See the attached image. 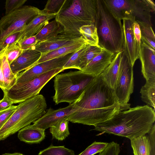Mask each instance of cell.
I'll list each match as a JSON object with an SVG mask.
<instances>
[{"label": "cell", "mask_w": 155, "mask_h": 155, "mask_svg": "<svg viewBox=\"0 0 155 155\" xmlns=\"http://www.w3.org/2000/svg\"><path fill=\"white\" fill-rule=\"evenodd\" d=\"M74 103L77 110L66 119L72 123L89 126L106 121L120 111L126 110L119 105L114 91L100 74Z\"/></svg>", "instance_id": "obj_1"}, {"label": "cell", "mask_w": 155, "mask_h": 155, "mask_svg": "<svg viewBox=\"0 0 155 155\" xmlns=\"http://www.w3.org/2000/svg\"><path fill=\"white\" fill-rule=\"evenodd\" d=\"M155 120V110L147 105L119 111L110 119L94 126V130L130 140L148 133Z\"/></svg>", "instance_id": "obj_2"}, {"label": "cell", "mask_w": 155, "mask_h": 155, "mask_svg": "<svg viewBox=\"0 0 155 155\" xmlns=\"http://www.w3.org/2000/svg\"><path fill=\"white\" fill-rule=\"evenodd\" d=\"M96 8V0H66L55 20L63 27V34L80 37V27L94 24Z\"/></svg>", "instance_id": "obj_3"}, {"label": "cell", "mask_w": 155, "mask_h": 155, "mask_svg": "<svg viewBox=\"0 0 155 155\" xmlns=\"http://www.w3.org/2000/svg\"><path fill=\"white\" fill-rule=\"evenodd\" d=\"M96 7L94 24L98 37V45L115 54L122 51L123 32L121 20L113 15L104 0H96Z\"/></svg>", "instance_id": "obj_4"}, {"label": "cell", "mask_w": 155, "mask_h": 155, "mask_svg": "<svg viewBox=\"0 0 155 155\" xmlns=\"http://www.w3.org/2000/svg\"><path fill=\"white\" fill-rule=\"evenodd\" d=\"M44 97L37 95L21 102L0 129V141L4 140L41 117L46 112Z\"/></svg>", "instance_id": "obj_5"}, {"label": "cell", "mask_w": 155, "mask_h": 155, "mask_svg": "<svg viewBox=\"0 0 155 155\" xmlns=\"http://www.w3.org/2000/svg\"><path fill=\"white\" fill-rule=\"evenodd\" d=\"M97 76L81 70L57 74L54 76L53 97L55 104L61 102L71 104L76 101Z\"/></svg>", "instance_id": "obj_6"}, {"label": "cell", "mask_w": 155, "mask_h": 155, "mask_svg": "<svg viewBox=\"0 0 155 155\" xmlns=\"http://www.w3.org/2000/svg\"><path fill=\"white\" fill-rule=\"evenodd\" d=\"M113 15L120 20L134 18L137 22L152 26L151 13H154L155 4L152 0H104Z\"/></svg>", "instance_id": "obj_7"}, {"label": "cell", "mask_w": 155, "mask_h": 155, "mask_svg": "<svg viewBox=\"0 0 155 155\" xmlns=\"http://www.w3.org/2000/svg\"><path fill=\"white\" fill-rule=\"evenodd\" d=\"M63 68L53 70L26 82L16 83L9 89L3 91L14 104L20 103L39 94L45 85L53 77L64 71Z\"/></svg>", "instance_id": "obj_8"}, {"label": "cell", "mask_w": 155, "mask_h": 155, "mask_svg": "<svg viewBox=\"0 0 155 155\" xmlns=\"http://www.w3.org/2000/svg\"><path fill=\"white\" fill-rule=\"evenodd\" d=\"M41 12L36 7L25 5L2 17L0 19V45L8 36L22 31Z\"/></svg>", "instance_id": "obj_9"}, {"label": "cell", "mask_w": 155, "mask_h": 155, "mask_svg": "<svg viewBox=\"0 0 155 155\" xmlns=\"http://www.w3.org/2000/svg\"><path fill=\"white\" fill-rule=\"evenodd\" d=\"M133 67L122 51L114 92L119 105L126 109L130 107L128 103L134 90Z\"/></svg>", "instance_id": "obj_10"}, {"label": "cell", "mask_w": 155, "mask_h": 155, "mask_svg": "<svg viewBox=\"0 0 155 155\" xmlns=\"http://www.w3.org/2000/svg\"><path fill=\"white\" fill-rule=\"evenodd\" d=\"M73 53L43 62L24 71L19 74L16 83L26 82L52 70L63 68Z\"/></svg>", "instance_id": "obj_11"}, {"label": "cell", "mask_w": 155, "mask_h": 155, "mask_svg": "<svg viewBox=\"0 0 155 155\" xmlns=\"http://www.w3.org/2000/svg\"><path fill=\"white\" fill-rule=\"evenodd\" d=\"M123 20V51L133 67L139 58L140 47L137 44L133 32L134 18L124 19Z\"/></svg>", "instance_id": "obj_12"}, {"label": "cell", "mask_w": 155, "mask_h": 155, "mask_svg": "<svg viewBox=\"0 0 155 155\" xmlns=\"http://www.w3.org/2000/svg\"><path fill=\"white\" fill-rule=\"evenodd\" d=\"M77 109L75 106L74 102L67 107L57 110L50 108L46 110V113L41 117L33 123V125L45 130L62 120L66 119Z\"/></svg>", "instance_id": "obj_13"}, {"label": "cell", "mask_w": 155, "mask_h": 155, "mask_svg": "<svg viewBox=\"0 0 155 155\" xmlns=\"http://www.w3.org/2000/svg\"><path fill=\"white\" fill-rule=\"evenodd\" d=\"M83 39V37H76L61 34L47 39L38 42L33 48L43 54L58 48L75 43Z\"/></svg>", "instance_id": "obj_14"}, {"label": "cell", "mask_w": 155, "mask_h": 155, "mask_svg": "<svg viewBox=\"0 0 155 155\" xmlns=\"http://www.w3.org/2000/svg\"><path fill=\"white\" fill-rule=\"evenodd\" d=\"M155 50L141 41L139 58L141 64V72L146 80L155 78Z\"/></svg>", "instance_id": "obj_15"}, {"label": "cell", "mask_w": 155, "mask_h": 155, "mask_svg": "<svg viewBox=\"0 0 155 155\" xmlns=\"http://www.w3.org/2000/svg\"><path fill=\"white\" fill-rule=\"evenodd\" d=\"M41 55V52L33 48L23 50L21 54L10 64L13 73L18 75L20 72L35 66Z\"/></svg>", "instance_id": "obj_16"}, {"label": "cell", "mask_w": 155, "mask_h": 155, "mask_svg": "<svg viewBox=\"0 0 155 155\" xmlns=\"http://www.w3.org/2000/svg\"><path fill=\"white\" fill-rule=\"evenodd\" d=\"M115 54L103 49L99 54L81 70L85 73L97 76L110 64Z\"/></svg>", "instance_id": "obj_17"}, {"label": "cell", "mask_w": 155, "mask_h": 155, "mask_svg": "<svg viewBox=\"0 0 155 155\" xmlns=\"http://www.w3.org/2000/svg\"><path fill=\"white\" fill-rule=\"evenodd\" d=\"M57 15L39 13L21 31L20 39H25L35 35L39 32L48 21L55 18Z\"/></svg>", "instance_id": "obj_18"}, {"label": "cell", "mask_w": 155, "mask_h": 155, "mask_svg": "<svg viewBox=\"0 0 155 155\" xmlns=\"http://www.w3.org/2000/svg\"><path fill=\"white\" fill-rule=\"evenodd\" d=\"M122 51L115 54L110 64L100 74L103 81L114 91L119 73Z\"/></svg>", "instance_id": "obj_19"}, {"label": "cell", "mask_w": 155, "mask_h": 155, "mask_svg": "<svg viewBox=\"0 0 155 155\" xmlns=\"http://www.w3.org/2000/svg\"><path fill=\"white\" fill-rule=\"evenodd\" d=\"M45 130L30 125L20 130L18 137L22 141L29 144L38 143L45 138Z\"/></svg>", "instance_id": "obj_20"}, {"label": "cell", "mask_w": 155, "mask_h": 155, "mask_svg": "<svg viewBox=\"0 0 155 155\" xmlns=\"http://www.w3.org/2000/svg\"><path fill=\"white\" fill-rule=\"evenodd\" d=\"M86 44V43L83 38L80 41L73 45L62 47L42 54L35 65L49 60L74 53Z\"/></svg>", "instance_id": "obj_21"}, {"label": "cell", "mask_w": 155, "mask_h": 155, "mask_svg": "<svg viewBox=\"0 0 155 155\" xmlns=\"http://www.w3.org/2000/svg\"><path fill=\"white\" fill-rule=\"evenodd\" d=\"M64 31L63 26L55 19L46 23L41 30L35 35L38 42L56 36L59 34H62Z\"/></svg>", "instance_id": "obj_22"}, {"label": "cell", "mask_w": 155, "mask_h": 155, "mask_svg": "<svg viewBox=\"0 0 155 155\" xmlns=\"http://www.w3.org/2000/svg\"><path fill=\"white\" fill-rule=\"evenodd\" d=\"M1 67L5 90H8L16 84L18 75L13 73L5 54L4 49L1 54Z\"/></svg>", "instance_id": "obj_23"}, {"label": "cell", "mask_w": 155, "mask_h": 155, "mask_svg": "<svg viewBox=\"0 0 155 155\" xmlns=\"http://www.w3.org/2000/svg\"><path fill=\"white\" fill-rule=\"evenodd\" d=\"M130 140L134 155H150V143L148 136H140Z\"/></svg>", "instance_id": "obj_24"}, {"label": "cell", "mask_w": 155, "mask_h": 155, "mask_svg": "<svg viewBox=\"0 0 155 155\" xmlns=\"http://www.w3.org/2000/svg\"><path fill=\"white\" fill-rule=\"evenodd\" d=\"M145 84L141 88L140 93L142 101L147 105L155 107V78L146 80Z\"/></svg>", "instance_id": "obj_25"}, {"label": "cell", "mask_w": 155, "mask_h": 155, "mask_svg": "<svg viewBox=\"0 0 155 155\" xmlns=\"http://www.w3.org/2000/svg\"><path fill=\"white\" fill-rule=\"evenodd\" d=\"M69 121L67 119H64L50 127V132L53 139L62 141L69 135Z\"/></svg>", "instance_id": "obj_26"}, {"label": "cell", "mask_w": 155, "mask_h": 155, "mask_svg": "<svg viewBox=\"0 0 155 155\" xmlns=\"http://www.w3.org/2000/svg\"><path fill=\"white\" fill-rule=\"evenodd\" d=\"M79 32L87 44L92 46L98 45V38L94 24L83 26L80 28Z\"/></svg>", "instance_id": "obj_27"}, {"label": "cell", "mask_w": 155, "mask_h": 155, "mask_svg": "<svg viewBox=\"0 0 155 155\" xmlns=\"http://www.w3.org/2000/svg\"><path fill=\"white\" fill-rule=\"evenodd\" d=\"M141 31V41L155 49V36L152 26L137 22Z\"/></svg>", "instance_id": "obj_28"}, {"label": "cell", "mask_w": 155, "mask_h": 155, "mask_svg": "<svg viewBox=\"0 0 155 155\" xmlns=\"http://www.w3.org/2000/svg\"><path fill=\"white\" fill-rule=\"evenodd\" d=\"M103 49L99 45L89 46L80 60V70L83 68L94 58L99 54Z\"/></svg>", "instance_id": "obj_29"}, {"label": "cell", "mask_w": 155, "mask_h": 155, "mask_svg": "<svg viewBox=\"0 0 155 155\" xmlns=\"http://www.w3.org/2000/svg\"><path fill=\"white\" fill-rule=\"evenodd\" d=\"M89 45L86 44L79 50L74 52L64 66L63 69L65 70L74 68L80 70L79 66L81 58L85 52Z\"/></svg>", "instance_id": "obj_30"}, {"label": "cell", "mask_w": 155, "mask_h": 155, "mask_svg": "<svg viewBox=\"0 0 155 155\" xmlns=\"http://www.w3.org/2000/svg\"><path fill=\"white\" fill-rule=\"evenodd\" d=\"M38 155H75L74 151L66 148L64 146H55L51 145L40 151Z\"/></svg>", "instance_id": "obj_31"}, {"label": "cell", "mask_w": 155, "mask_h": 155, "mask_svg": "<svg viewBox=\"0 0 155 155\" xmlns=\"http://www.w3.org/2000/svg\"><path fill=\"white\" fill-rule=\"evenodd\" d=\"M66 0H48L41 13L57 15L60 12Z\"/></svg>", "instance_id": "obj_32"}, {"label": "cell", "mask_w": 155, "mask_h": 155, "mask_svg": "<svg viewBox=\"0 0 155 155\" xmlns=\"http://www.w3.org/2000/svg\"><path fill=\"white\" fill-rule=\"evenodd\" d=\"M5 53L9 64H10L23 52L17 43L9 46H7L5 48Z\"/></svg>", "instance_id": "obj_33"}, {"label": "cell", "mask_w": 155, "mask_h": 155, "mask_svg": "<svg viewBox=\"0 0 155 155\" xmlns=\"http://www.w3.org/2000/svg\"><path fill=\"white\" fill-rule=\"evenodd\" d=\"M109 143L94 141L78 155H94L104 150Z\"/></svg>", "instance_id": "obj_34"}, {"label": "cell", "mask_w": 155, "mask_h": 155, "mask_svg": "<svg viewBox=\"0 0 155 155\" xmlns=\"http://www.w3.org/2000/svg\"><path fill=\"white\" fill-rule=\"evenodd\" d=\"M27 0H7L5 3V15L11 13L21 7Z\"/></svg>", "instance_id": "obj_35"}, {"label": "cell", "mask_w": 155, "mask_h": 155, "mask_svg": "<svg viewBox=\"0 0 155 155\" xmlns=\"http://www.w3.org/2000/svg\"><path fill=\"white\" fill-rule=\"evenodd\" d=\"M38 42L34 35L25 39H20L17 44L21 49L25 50L32 48Z\"/></svg>", "instance_id": "obj_36"}, {"label": "cell", "mask_w": 155, "mask_h": 155, "mask_svg": "<svg viewBox=\"0 0 155 155\" xmlns=\"http://www.w3.org/2000/svg\"><path fill=\"white\" fill-rule=\"evenodd\" d=\"M120 152L119 144L113 141L109 143L106 149L97 155H119Z\"/></svg>", "instance_id": "obj_37"}, {"label": "cell", "mask_w": 155, "mask_h": 155, "mask_svg": "<svg viewBox=\"0 0 155 155\" xmlns=\"http://www.w3.org/2000/svg\"><path fill=\"white\" fill-rule=\"evenodd\" d=\"M21 31H18L10 35L4 40L0 46L5 48L7 46H9L17 43L22 35Z\"/></svg>", "instance_id": "obj_38"}, {"label": "cell", "mask_w": 155, "mask_h": 155, "mask_svg": "<svg viewBox=\"0 0 155 155\" xmlns=\"http://www.w3.org/2000/svg\"><path fill=\"white\" fill-rule=\"evenodd\" d=\"M17 105H12L9 108L0 112V129L16 109Z\"/></svg>", "instance_id": "obj_39"}, {"label": "cell", "mask_w": 155, "mask_h": 155, "mask_svg": "<svg viewBox=\"0 0 155 155\" xmlns=\"http://www.w3.org/2000/svg\"><path fill=\"white\" fill-rule=\"evenodd\" d=\"M148 135L150 141L151 146L150 155H155V125L154 124Z\"/></svg>", "instance_id": "obj_40"}, {"label": "cell", "mask_w": 155, "mask_h": 155, "mask_svg": "<svg viewBox=\"0 0 155 155\" xmlns=\"http://www.w3.org/2000/svg\"><path fill=\"white\" fill-rule=\"evenodd\" d=\"M133 32L136 42L140 48L141 42V33L140 26L136 21H134L133 25Z\"/></svg>", "instance_id": "obj_41"}, {"label": "cell", "mask_w": 155, "mask_h": 155, "mask_svg": "<svg viewBox=\"0 0 155 155\" xmlns=\"http://www.w3.org/2000/svg\"><path fill=\"white\" fill-rule=\"evenodd\" d=\"M13 104V101L4 94L3 98L0 100V112L9 108Z\"/></svg>", "instance_id": "obj_42"}, {"label": "cell", "mask_w": 155, "mask_h": 155, "mask_svg": "<svg viewBox=\"0 0 155 155\" xmlns=\"http://www.w3.org/2000/svg\"><path fill=\"white\" fill-rule=\"evenodd\" d=\"M2 51L0 53V88L3 91L5 90V88L1 67V58Z\"/></svg>", "instance_id": "obj_43"}, {"label": "cell", "mask_w": 155, "mask_h": 155, "mask_svg": "<svg viewBox=\"0 0 155 155\" xmlns=\"http://www.w3.org/2000/svg\"><path fill=\"white\" fill-rule=\"evenodd\" d=\"M2 155H24L22 153H5Z\"/></svg>", "instance_id": "obj_44"}, {"label": "cell", "mask_w": 155, "mask_h": 155, "mask_svg": "<svg viewBox=\"0 0 155 155\" xmlns=\"http://www.w3.org/2000/svg\"><path fill=\"white\" fill-rule=\"evenodd\" d=\"M4 49L2 46H0V53Z\"/></svg>", "instance_id": "obj_45"}]
</instances>
